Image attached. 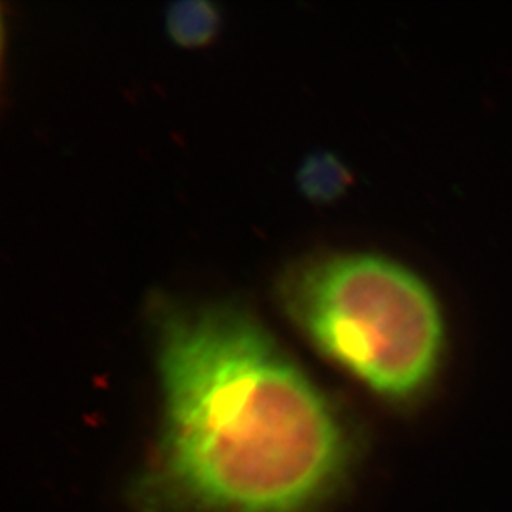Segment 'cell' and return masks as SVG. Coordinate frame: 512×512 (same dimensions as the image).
I'll list each match as a JSON object with an SVG mask.
<instances>
[{
    "mask_svg": "<svg viewBox=\"0 0 512 512\" xmlns=\"http://www.w3.org/2000/svg\"><path fill=\"white\" fill-rule=\"evenodd\" d=\"M163 428L146 498L188 512H309L343 476L337 411L236 305L158 315Z\"/></svg>",
    "mask_w": 512,
    "mask_h": 512,
    "instance_id": "obj_1",
    "label": "cell"
},
{
    "mask_svg": "<svg viewBox=\"0 0 512 512\" xmlns=\"http://www.w3.org/2000/svg\"><path fill=\"white\" fill-rule=\"evenodd\" d=\"M290 319L325 358L390 401L435 382L446 348L435 292L400 262L365 252L330 254L282 279Z\"/></svg>",
    "mask_w": 512,
    "mask_h": 512,
    "instance_id": "obj_2",
    "label": "cell"
},
{
    "mask_svg": "<svg viewBox=\"0 0 512 512\" xmlns=\"http://www.w3.org/2000/svg\"><path fill=\"white\" fill-rule=\"evenodd\" d=\"M297 186L305 199L327 204L342 198L352 184V171L330 151H314L297 170Z\"/></svg>",
    "mask_w": 512,
    "mask_h": 512,
    "instance_id": "obj_3",
    "label": "cell"
},
{
    "mask_svg": "<svg viewBox=\"0 0 512 512\" xmlns=\"http://www.w3.org/2000/svg\"><path fill=\"white\" fill-rule=\"evenodd\" d=\"M221 14L208 0H181L166 12V30L181 47H203L218 34Z\"/></svg>",
    "mask_w": 512,
    "mask_h": 512,
    "instance_id": "obj_4",
    "label": "cell"
}]
</instances>
